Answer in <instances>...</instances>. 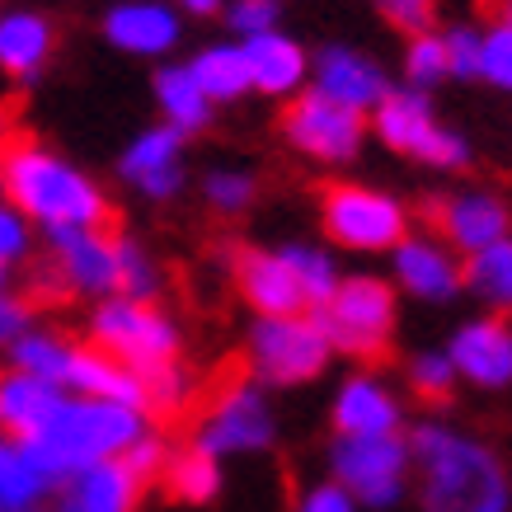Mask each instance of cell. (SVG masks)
<instances>
[{"mask_svg": "<svg viewBox=\"0 0 512 512\" xmlns=\"http://www.w3.org/2000/svg\"><path fill=\"white\" fill-rule=\"evenodd\" d=\"M409 456L419 466L423 512H508L512 480L494 447L461 433L451 423H419L409 437Z\"/></svg>", "mask_w": 512, "mask_h": 512, "instance_id": "6da1fadb", "label": "cell"}, {"mask_svg": "<svg viewBox=\"0 0 512 512\" xmlns=\"http://www.w3.org/2000/svg\"><path fill=\"white\" fill-rule=\"evenodd\" d=\"M0 188L5 198L24 207L29 217L47 221V226H80V231H113L118 235V207L109 198L80 179L71 165L57 156H47L29 132H10L0 123Z\"/></svg>", "mask_w": 512, "mask_h": 512, "instance_id": "7a4b0ae2", "label": "cell"}, {"mask_svg": "<svg viewBox=\"0 0 512 512\" xmlns=\"http://www.w3.org/2000/svg\"><path fill=\"white\" fill-rule=\"evenodd\" d=\"M137 442H141L137 409L113 400H80V404H62L43 433L24 442V451H29V461L38 466L43 480H71V475L99 466V461L123 456Z\"/></svg>", "mask_w": 512, "mask_h": 512, "instance_id": "3957f363", "label": "cell"}, {"mask_svg": "<svg viewBox=\"0 0 512 512\" xmlns=\"http://www.w3.org/2000/svg\"><path fill=\"white\" fill-rule=\"evenodd\" d=\"M94 348L109 353L118 367L137 376V381H151V376L179 367V334L160 311H151L146 301H113V306H99L94 311Z\"/></svg>", "mask_w": 512, "mask_h": 512, "instance_id": "277c9868", "label": "cell"}, {"mask_svg": "<svg viewBox=\"0 0 512 512\" xmlns=\"http://www.w3.org/2000/svg\"><path fill=\"white\" fill-rule=\"evenodd\" d=\"M334 343L320 329L315 315H273L259 320L249 334V372L273 381V386H296L325 372Z\"/></svg>", "mask_w": 512, "mask_h": 512, "instance_id": "5b68a950", "label": "cell"}, {"mask_svg": "<svg viewBox=\"0 0 512 512\" xmlns=\"http://www.w3.org/2000/svg\"><path fill=\"white\" fill-rule=\"evenodd\" d=\"M376 137L386 141L390 151H404V156L423 160L433 170H461V165H470L466 137H456L451 127L437 123V113L423 90H390L376 104Z\"/></svg>", "mask_w": 512, "mask_h": 512, "instance_id": "8992f818", "label": "cell"}, {"mask_svg": "<svg viewBox=\"0 0 512 512\" xmlns=\"http://www.w3.org/2000/svg\"><path fill=\"white\" fill-rule=\"evenodd\" d=\"M315 320L339 353L381 357L395 329V292L381 278H348L339 282L334 301L315 311Z\"/></svg>", "mask_w": 512, "mask_h": 512, "instance_id": "52a82bcc", "label": "cell"}, {"mask_svg": "<svg viewBox=\"0 0 512 512\" xmlns=\"http://www.w3.org/2000/svg\"><path fill=\"white\" fill-rule=\"evenodd\" d=\"M320 212H325L329 240H339L343 249H362V254L395 249L404 240V226H409V212L390 193L362 184H329L320 198Z\"/></svg>", "mask_w": 512, "mask_h": 512, "instance_id": "ba28073f", "label": "cell"}, {"mask_svg": "<svg viewBox=\"0 0 512 512\" xmlns=\"http://www.w3.org/2000/svg\"><path fill=\"white\" fill-rule=\"evenodd\" d=\"M409 442L404 437H339L329 451V466L357 503L367 508H395L404 498V475H409Z\"/></svg>", "mask_w": 512, "mask_h": 512, "instance_id": "9c48e42d", "label": "cell"}, {"mask_svg": "<svg viewBox=\"0 0 512 512\" xmlns=\"http://www.w3.org/2000/svg\"><path fill=\"white\" fill-rule=\"evenodd\" d=\"M282 137L292 141L296 151H306V156L325 160V165H339V160H353L357 146H362V113L343 109V104L325 99L320 90H311L287 104Z\"/></svg>", "mask_w": 512, "mask_h": 512, "instance_id": "30bf717a", "label": "cell"}, {"mask_svg": "<svg viewBox=\"0 0 512 512\" xmlns=\"http://www.w3.org/2000/svg\"><path fill=\"white\" fill-rule=\"evenodd\" d=\"M52 259L62 264L66 282L76 292H118L123 282L127 240L113 231H80V226H52Z\"/></svg>", "mask_w": 512, "mask_h": 512, "instance_id": "8fae6325", "label": "cell"}, {"mask_svg": "<svg viewBox=\"0 0 512 512\" xmlns=\"http://www.w3.org/2000/svg\"><path fill=\"white\" fill-rule=\"evenodd\" d=\"M447 357L456 362V376L480 390H508L512 386V325L503 315L466 320L451 334Z\"/></svg>", "mask_w": 512, "mask_h": 512, "instance_id": "7c38bea8", "label": "cell"}, {"mask_svg": "<svg viewBox=\"0 0 512 512\" xmlns=\"http://www.w3.org/2000/svg\"><path fill=\"white\" fill-rule=\"evenodd\" d=\"M437 226H442V240L451 249H466L470 259L498 240H512V202L494 188H461L442 202Z\"/></svg>", "mask_w": 512, "mask_h": 512, "instance_id": "4fadbf2b", "label": "cell"}, {"mask_svg": "<svg viewBox=\"0 0 512 512\" xmlns=\"http://www.w3.org/2000/svg\"><path fill=\"white\" fill-rule=\"evenodd\" d=\"M395 282L419 301H451L466 292V264H456L451 245L437 235H404L395 245Z\"/></svg>", "mask_w": 512, "mask_h": 512, "instance_id": "5bb4252c", "label": "cell"}, {"mask_svg": "<svg viewBox=\"0 0 512 512\" xmlns=\"http://www.w3.org/2000/svg\"><path fill=\"white\" fill-rule=\"evenodd\" d=\"M231 273H235V287L245 296L254 311L273 320V315H301L306 311V292L296 282L292 264L282 254H264V249H245L235 245L231 254Z\"/></svg>", "mask_w": 512, "mask_h": 512, "instance_id": "9a60e30c", "label": "cell"}, {"mask_svg": "<svg viewBox=\"0 0 512 512\" xmlns=\"http://www.w3.org/2000/svg\"><path fill=\"white\" fill-rule=\"evenodd\" d=\"M315 90L343 104L353 113H376V104L390 94L386 71L367 57V52H353V47H325L315 57Z\"/></svg>", "mask_w": 512, "mask_h": 512, "instance_id": "2e32d148", "label": "cell"}, {"mask_svg": "<svg viewBox=\"0 0 512 512\" xmlns=\"http://www.w3.org/2000/svg\"><path fill=\"white\" fill-rule=\"evenodd\" d=\"M137 498L141 480L113 456V461H99V466L71 475L62 484L57 512H137Z\"/></svg>", "mask_w": 512, "mask_h": 512, "instance_id": "e0dca14e", "label": "cell"}, {"mask_svg": "<svg viewBox=\"0 0 512 512\" xmlns=\"http://www.w3.org/2000/svg\"><path fill=\"white\" fill-rule=\"evenodd\" d=\"M339 437H395L400 433V400L376 376H353L334 400Z\"/></svg>", "mask_w": 512, "mask_h": 512, "instance_id": "ac0fdd59", "label": "cell"}, {"mask_svg": "<svg viewBox=\"0 0 512 512\" xmlns=\"http://www.w3.org/2000/svg\"><path fill=\"white\" fill-rule=\"evenodd\" d=\"M62 404V386H52V381H38L29 372L0 376V433H15L24 447L52 423Z\"/></svg>", "mask_w": 512, "mask_h": 512, "instance_id": "d6986e66", "label": "cell"}, {"mask_svg": "<svg viewBox=\"0 0 512 512\" xmlns=\"http://www.w3.org/2000/svg\"><path fill=\"white\" fill-rule=\"evenodd\" d=\"M104 33L127 52H146L151 57V52H170L179 43V15L170 5H156V0H127V5L109 10Z\"/></svg>", "mask_w": 512, "mask_h": 512, "instance_id": "ffe728a7", "label": "cell"}, {"mask_svg": "<svg viewBox=\"0 0 512 512\" xmlns=\"http://www.w3.org/2000/svg\"><path fill=\"white\" fill-rule=\"evenodd\" d=\"M245 62H249V80H254V90L264 94H292L311 62H306V52L301 43H292L287 33H259V38H245Z\"/></svg>", "mask_w": 512, "mask_h": 512, "instance_id": "44dd1931", "label": "cell"}, {"mask_svg": "<svg viewBox=\"0 0 512 512\" xmlns=\"http://www.w3.org/2000/svg\"><path fill=\"white\" fill-rule=\"evenodd\" d=\"M179 146H184V132L179 127H160V132L141 137L123 156V174L146 193L165 198V193L179 188Z\"/></svg>", "mask_w": 512, "mask_h": 512, "instance_id": "7402d4cb", "label": "cell"}, {"mask_svg": "<svg viewBox=\"0 0 512 512\" xmlns=\"http://www.w3.org/2000/svg\"><path fill=\"white\" fill-rule=\"evenodd\" d=\"M52 52V24L43 15H5L0 19V66L15 76H33Z\"/></svg>", "mask_w": 512, "mask_h": 512, "instance_id": "603a6c76", "label": "cell"}, {"mask_svg": "<svg viewBox=\"0 0 512 512\" xmlns=\"http://www.w3.org/2000/svg\"><path fill=\"white\" fill-rule=\"evenodd\" d=\"M217 484H221L217 456H207V451H198V447H184L160 470V489H165L174 503H207V498L217 494Z\"/></svg>", "mask_w": 512, "mask_h": 512, "instance_id": "cb8c5ba5", "label": "cell"}, {"mask_svg": "<svg viewBox=\"0 0 512 512\" xmlns=\"http://www.w3.org/2000/svg\"><path fill=\"white\" fill-rule=\"evenodd\" d=\"M466 287L480 296L484 306L512 315V240L480 249L466 259Z\"/></svg>", "mask_w": 512, "mask_h": 512, "instance_id": "d4e9b609", "label": "cell"}, {"mask_svg": "<svg viewBox=\"0 0 512 512\" xmlns=\"http://www.w3.org/2000/svg\"><path fill=\"white\" fill-rule=\"evenodd\" d=\"M156 94H160V109L170 113V123L179 127V132H198V127H207V118H212V99L202 94V85L193 80L188 66L160 71Z\"/></svg>", "mask_w": 512, "mask_h": 512, "instance_id": "484cf974", "label": "cell"}, {"mask_svg": "<svg viewBox=\"0 0 512 512\" xmlns=\"http://www.w3.org/2000/svg\"><path fill=\"white\" fill-rule=\"evenodd\" d=\"M43 484L29 451L0 442V512H43Z\"/></svg>", "mask_w": 512, "mask_h": 512, "instance_id": "4316f807", "label": "cell"}, {"mask_svg": "<svg viewBox=\"0 0 512 512\" xmlns=\"http://www.w3.org/2000/svg\"><path fill=\"white\" fill-rule=\"evenodd\" d=\"M193 80L202 85L207 99H240L245 90H254L249 80V62H245V47H207L198 62L188 66Z\"/></svg>", "mask_w": 512, "mask_h": 512, "instance_id": "83f0119b", "label": "cell"}, {"mask_svg": "<svg viewBox=\"0 0 512 512\" xmlns=\"http://www.w3.org/2000/svg\"><path fill=\"white\" fill-rule=\"evenodd\" d=\"M15 362L19 372L52 381V386H71V367H76V343L52 339V334H29L15 343Z\"/></svg>", "mask_w": 512, "mask_h": 512, "instance_id": "f1b7e54d", "label": "cell"}, {"mask_svg": "<svg viewBox=\"0 0 512 512\" xmlns=\"http://www.w3.org/2000/svg\"><path fill=\"white\" fill-rule=\"evenodd\" d=\"M282 259L292 264L296 282H301V292H306V306L320 311V306L334 301V292H339V268H334L329 254H320V249H311V245H287Z\"/></svg>", "mask_w": 512, "mask_h": 512, "instance_id": "f546056e", "label": "cell"}, {"mask_svg": "<svg viewBox=\"0 0 512 512\" xmlns=\"http://www.w3.org/2000/svg\"><path fill=\"white\" fill-rule=\"evenodd\" d=\"M404 76H409V90H433L437 80L451 76L447 66V43H442V33H419L409 52H404Z\"/></svg>", "mask_w": 512, "mask_h": 512, "instance_id": "4dcf8cb0", "label": "cell"}, {"mask_svg": "<svg viewBox=\"0 0 512 512\" xmlns=\"http://www.w3.org/2000/svg\"><path fill=\"white\" fill-rule=\"evenodd\" d=\"M456 381L461 376H456V362L447 353H419L409 362V386L423 400H447L451 390H456Z\"/></svg>", "mask_w": 512, "mask_h": 512, "instance_id": "1f68e13d", "label": "cell"}, {"mask_svg": "<svg viewBox=\"0 0 512 512\" xmlns=\"http://www.w3.org/2000/svg\"><path fill=\"white\" fill-rule=\"evenodd\" d=\"M480 80H489L494 90H512V29L494 24L480 43Z\"/></svg>", "mask_w": 512, "mask_h": 512, "instance_id": "d6a6232c", "label": "cell"}, {"mask_svg": "<svg viewBox=\"0 0 512 512\" xmlns=\"http://www.w3.org/2000/svg\"><path fill=\"white\" fill-rule=\"evenodd\" d=\"M442 43H447V66L456 80H480V43L484 33H475L470 24H456V29L442 33Z\"/></svg>", "mask_w": 512, "mask_h": 512, "instance_id": "836d02e7", "label": "cell"}, {"mask_svg": "<svg viewBox=\"0 0 512 512\" xmlns=\"http://www.w3.org/2000/svg\"><path fill=\"white\" fill-rule=\"evenodd\" d=\"M207 202L217 212H245L254 202V179L240 170H221V174H207Z\"/></svg>", "mask_w": 512, "mask_h": 512, "instance_id": "e575fe53", "label": "cell"}, {"mask_svg": "<svg viewBox=\"0 0 512 512\" xmlns=\"http://www.w3.org/2000/svg\"><path fill=\"white\" fill-rule=\"evenodd\" d=\"M381 15L404 33H433V15H437V0H381Z\"/></svg>", "mask_w": 512, "mask_h": 512, "instance_id": "d590c367", "label": "cell"}, {"mask_svg": "<svg viewBox=\"0 0 512 512\" xmlns=\"http://www.w3.org/2000/svg\"><path fill=\"white\" fill-rule=\"evenodd\" d=\"M226 19H231L235 33L259 38V33H273V24H278V5H273V0H235Z\"/></svg>", "mask_w": 512, "mask_h": 512, "instance_id": "8d00e7d4", "label": "cell"}, {"mask_svg": "<svg viewBox=\"0 0 512 512\" xmlns=\"http://www.w3.org/2000/svg\"><path fill=\"white\" fill-rule=\"evenodd\" d=\"M118 292H127L132 301H146V296L156 292V268L141 259V249L127 245L123 249V282H118Z\"/></svg>", "mask_w": 512, "mask_h": 512, "instance_id": "74e56055", "label": "cell"}, {"mask_svg": "<svg viewBox=\"0 0 512 512\" xmlns=\"http://www.w3.org/2000/svg\"><path fill=\"white\" fill-rule=\"evenodd\" d=\"M296 512H357V498L343 484H320V489H311V494L301 498Z\"/></svg>", "mask_w": 512, "mask_h": 512, "instance_id": "f35d334b", "label": "cell"}, {"mask_svg": "<svg viewBox=\"0 0 512 512\" xmlns=\"http://www.w3.org/2000/svg\"><path fill=\"white\" fill-rule=\"evenodd\" d=\"M24 254V226L15 221V212H0V264H10Z\"/></svg>", "mask_w": 512, "mask_h": 512, "instance_id": "ab89813d", "label": "cell"}, {"mask_svg": "<svg viewBox=\"0 0 512 512\" xmlns=\"http://www.w3.org/2000/svg\"><path fill=\"white\" fill-rule=\"evenodd\" d=\"M24 320H29V306L24 301H5L0 296V343H10L24 329Z\"/></svg>", "mask_w": 512, "mask_h": 512, "instance_id": "60d3db41", "label": "cell"}, {"mask_svg": "<svg viewBox=\"0 0 512 512\" xmlns=\"http://www.w3.org/2000/svg\"><path fill=\"white\" fill-rule=\"evenodd\" d=\"M184 10H193V15H217L221 10V0H179Z\"/></svg>", "mask_w": 512, "mask_h": 512, "instance_id": "b9f144b4", "label": "cell"}, {"mask_svg": "<svg viewBox=\"0 0 512 512\" xmlns=\"http://www.w3.org/2000/svg\"><path fill=\"white\" fill-rule=\"evenodd\" d=\"M498 24H508L512 29V0H498Z\"/></svg>", "mask_w": 512, "mask_h": 512, "instance_id": "7bdbcfd3", "label": "cell"}, {"mask_svg": "<svg viewBox=\"0 0 512 512\" xmlns=\"http://www.w3.org/2000/svg\"><path fill=\"white\" fill-rule=\"evenodd\" d=\"M0 287H5V264H0Z\"/></svg>", "mask_w": 512, "mask_h": 512, "instance_id": "ee69618b", "label": "cell"}]
</instances>
